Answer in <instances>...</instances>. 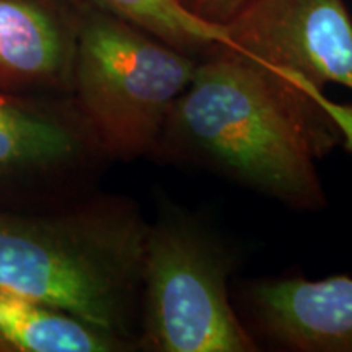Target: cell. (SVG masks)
<instances>
[{
	"label": "cell",
	"mask_w": 352,
	"mask_h": 352,
	"mask_svg": "<svg viewBox=\"0 0 352 352\" xmlns=\"http://www.w3.org/2000/svg\"><path fill=\"white\" fill-rule=\"evenodd\" d=\"M340 142L314 96L217 44L199 59L148 158L208 171L289 209L320 212L328 197L318 164Z\"/></svg>",
	"instance_id": "6da1fadb"
},
{
	"label": "cell",
	"mask_w": 352,
	"mask_h": 352,
	"mask_svg": "<svg viewBox=\"0 0 352 352\" xmlns=\"http://www.w3.org/2000/svg\"><path fill=\"white\" fill-rule=\"evenodd\" d=\"M148 220L138 202L85 195L38 212L0 209V287L95 324L138 351Z\"/></svg>",
	"instance_id": "7a4b0ae2"
},
{
	"label": "cell",
	"mask_w": 352,
	"mask_h": 352,
	"mask_svg": "<svg viewBox=\"0 0 352 352\" xmlns=\"http://www.w3.org/2000/svg\"><path fill=\"white\" fill-rule=\"evenodd\" d=\"M239 264V246L212 220L158 199L145 240L138 351H261L233 303Z\"/></svg>",
	"instance_id": "3957f363"
},
{
	"label": "cell",
	"mask_w": 352,
	"mask_h": 352,
	"mask_svg": "<svg viewBox=\"0 0 352 352\" xmlns=\"http://www.w3.org/2000/svg\"><path fill=\"white\" fill-rule=\"evenodd\" d=\"M76 8L70 96L109 160L148 157L199 59L108 13Z\"/></svg>",
	"instance_id": "277c9868"
},
{
	"label": "cell",
	"mask_w": 352,
	"mask_h": 352,
	"mask_svg": "<svg viewBox=\"0 0 352 352\" xmlns=\"http://www.w3.org/2000/svg\"><path fill=\"white\" fill-rule=\"evenodd\" d=\"M108 162L70 95L0 90V209L85 195Z\"/></svg>",
	"instance_id": "5b68a950"
},
{
	"label": "cell",
	"mask_w": 352,
	"mask_h": 352,
	"mask_svg": "<svg viewBox=\"0 0 352 352\" xmlns=\"http://www.w3.org/2000/svg\"><path fill=\"white\" fill-rule=\"evenodd\" d=\"M232 50L316 90H352V16L344 0H250L223 25Z\"/></svg>",
	"instance_id": "8992f818"
},
{
	"label": "cell",
	"mask_w": 352,
	"mask_h": 352,
	"mask_svg": "<svg viewBox=\"0 0 352 352\" xmlns=\"http://www.w3.org/2000/svg\"><path fill=\"white\" fill-rule=\"evenodd\" d=\"M236 311L261 349L352 352V277L264 276L233 296Z\"/></svg>",
	"instance_id": "52a82bcc"
},
{
	"label": "cell",
	"mask_w": 352,
	"mask_h": 352,
	"mask_svg": "<svg viewBox=\"0 0 352 352\" xmlns=\"http://www.w3.org/2000/svg\"><path fill=\"white\" fill-rule=\"evenodd\" d=\"M77 26L70 0H0V90L70 95Z\"/></svg>",
	"instance_id": "ba28073f"
},
{
	"label": "cell",
	"mask_w": 352,
	"mask_h": 352,
	"mask_svg": "<svg viewBox=\"0 0 352 352\" xmlns=\"http://www.w3.org/2000/svg\"><path fill=\"white\" fill-rule=\"evenodd\" d=\"M135 346L77 316L0 287V352H132Z\"/></svg>",
	"instance_id": "9c48e42d"
},
{
	"label": "cell",
	"mask_w": 352,
	"mask_h": 352,
	"mask_svg": "<svg viewBox=\"0 0 352 352\" xmlns=\"http://www.w3.org/2000/svg\"><path fill=\"white\" fill-rule=\"evenodd\" d=\"M76 7L94 8L138 26L176 50L201 59L217 44H228L222 25L191 13L179 0H70Z\"/></svg>",
	"instance_id": "30bf717a"
},
{
	"label": "cell",
	"mask_w": 352,
	"mask_h": 352,
	"mask_svg": "<svg viewBox=\"0 0 352 352\" xmlns=\"http://www.w3.org/2000/svg\"><path fill=\"white\" fill-rule=\"evenodd\" d=\"M298 85L307 95L314 96L316 103L328 113V116L334 121L341 134L340 145L342 151L352 157V101H349V103H338V101L328 98L323 90H316L315 87L308 85L307 82L298 80Z\"/></svg>",
	"instance_id": "8fae6325"
},
{
	"label": "cell",
	"mask_w": 352,
	"mask_h": 352,
	"mask_svg": "<svg viewBox=\"0 0 352 352\" xmlns=\"http://www.w3.org/2000/svg\"><path fill=\"white\" fill-rule=\"evenodd\" d=\"M189 12L215 25H226L250 0H179Z\"/></svg>",
	"instance_id": "7c38bea8"
}]
</instances>
